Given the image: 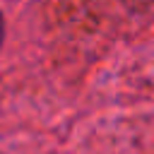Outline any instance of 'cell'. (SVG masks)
Returning <instances> with one entry per match:
<instances>
[{
	"mask_svg": "<svg viewBox=\"0 0 154 154\" xmlns=\"http://www.w3.org/2000/svg\"><path fill=\"white\" fill-rule=\"evenodd\" d=\"M2 36H5V24H2V14H0V43H2Z\"/></svg>",
	"mask_w": 154,
	"mask_h": 154,
	"instance_id": "6da1fadb",
	"label": "cell"
}]
</instances>
